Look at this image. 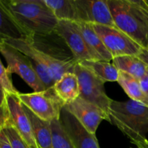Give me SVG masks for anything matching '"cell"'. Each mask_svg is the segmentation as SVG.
Returning a JSON list of instances; mask_svg holds the SVG:
<instances>
[{
    "label": "cell",
    "mask_w": 148,
    "mask_h": 148,
    "mask_svg": "<svg viewBox=\"0 0 148 148\" xmlns=\"http://www.w3.org/2000/svg\"><path fill=\"white\" fill-rule=\"evenodd\" d=\"M0 84L5 90L6 93L13 94V95H17L19 93L18 91L13 85L10 78V75L7 72V68L4 67L1 60H0Z\"/></svg>",
    "instance_id": "cell-24"
},
{
    "label": "cell",
    "mask_w": 148,
    "mask_h": 148,
    "mask_svg": "<svg viewBox=\"0 0 148 148\" xmlns=\"http://www.w3.org/2000/svg\"><path fill=\"white\" fill-rule=\"evenodd\" d=\"M3 131L7 135V138L12 148H28L25 142L24 141L21 136L20 135L17 130L14 128L10 123L7 124L3 128Z\"/></svg>",
    "instance_id": "cell-23"
},
{
    "label": "cell",
    "mask_w": 148,
    "mask_h": 148,
    "mask_svg": "<svg viewBox=\"0 0 148 148\" xmlns=\"http://www.w3.org/2000/svg\"><path fill=\"white\" fill-rule=\"evenodd\" d=\"M0 2L27 38L55 31L59 20L44 0H0Z\"/></svg>",
    "instance_id": "cell-1"
},
{
    "label": "cell",
    "mask_w": 148,
    "mask_h": 148,
    "mask_svg": "<svg viewBox=\"0 0 148 148\" xmlns=\"http://www.w3.org/2000/svg\"><path fill=\"white\" fill-rule=\"evenodd\" d=\"M3 43L17 49L35 63L49 69L53 75L55 82L65 73L74 72L76 62H62L49 57L36 49L26 39H7L4 40Z\"/></svg>",
    "instance_id": "cell-8"
},
{
    "label": "cell",
    "mask_w": 148,
    "mask_h": 148,
    "mask_svg": "<svg viewBox=\"0 0 148 148\" xmlns=\"http://www.w3.org/2000/svg\"><path fill=\"white\" fill-rule=\"evenodd\" d=\"M59 121L75 148H101L96 135L90 133L64 107Z\"/></svg>",
    "instance_id": "cell-12"
},
{
    "label": "cell",
    "mask_w": 148,
    "mask_h": 148,
    "mask_svg": "<svg viewBox=\"0 0 148 148\" xmlns=\"http://www.w3.org/2000/svg\"><path fill=\"white\" fill-rule=\"evenodd\" d=\"M53 88L64 106L76 100L80 95L79 81L74 72L65 73L55 82Z\"/></svg>",
    "instance_id": "cell-15"
},
{
    "label": "cell",
    "mask_w": 148,
    "mask_h": 148,
    "mask_svg": "<svg viewBox=\"0 0 148 148\" xmlns=\"http://www.w3.org/2000/svg\"><path fill=\"white\" fill-rule=\"evenodd\" d=\"M0 53L7 62V70L10 75L17 74L34 92L46 89L35 70L31 60L27 56L3 42L0 43Z\"/></svg>",
    "instance_id": "cell-5"
},
{
    "label": "cell",
    "mask_w": 148,
    "mask_h": 148,
    "mask_svg": "<svg viewBox=\"0 0 148 148\" xmlns=\"http://www.w3.org/2000/svg\"><path fill=\"white\" fill-rule=\"evenodd\" d=\"M55 32L66 43L77 63L84 60H92L75 22L59 20Z\"/></svg>",
    "instance_id": "cell-13"
},
{
    "label": "cell",
    "mask_w": 148,
    "mask_h": 148,
    "mask_svg": "<svg viewBox=\"0 0 148 148\" xmlns=\"http://www.w3.org/2000/svg\"><path fill=\"white\" fill-rule=\"evenodd\" d=\"M8 110H7V106H0V113H7Z\"/></svg>",
    "instance_id": "cell-31"
},
{
    "label": "cell",
    "mask_w": 148,
    "mask_h": 148,
    "mask_svg": "<svg viewBox=\"0 0 148 148\" xmlns=\"http://www.w3.org/2000/svg\"><path fill=\"white\" fill-rule=\"evenodd\" d=\"M59 20L76 22V7L75 0H44Z\"/></svg>",
    "instance_id": "cell-21"
},
{
    "label": "cell",
    "mask_w": 148,
    "mask_h": 148,
    "mask_svg": "<svg viewBox=\"0 0 148 148\" xmlns=\"http://www.w3.org/2000/svg\"><path fill=\"white\" fill-rule=\"evenodd\" d=\"M0 148H12L3 130L0 131Z\"/></svg>",
    "instance_id": "cell-26"
},
{
    "label": "cell",
    "mask_w": 148,
    "mask_h": 148,
    "mask_svg": "<svg viewBox=\"0 0 148 148\" xmlns=\"http://www.w3.org/2000/svg\"><path fill=\"white\" fill-rule=\"evenodd\" d=\"M76 22L117 27L108 0H75Z\"/></svg>",
    "instance_id": "cell-9"
},
{
    "label": "cell",
    "mask_w": 148,
    "mask_h": 148,
    "mask_svg": "<svg viewBox=\"0 0 148 148\" xmlns=\"http://www.w3.org/2000/svg\"><path fill=\"white\" fill-rule=\"evenodd\" d=\"M78 64L103 82H117L119 71L113 64L104 61L84 60Z\"/></svg>",
    "instance_id": "cell-17"
},
{
    "label": "cell",
    "mask_w": 148,
    "mask_h": 148,
    "mask_svg": "<svg viewBox=\"0 0 148 148\" xmlns=\"http://www.w3.org/2000/svg\"><path fill=\"white\" fill-rule=\"evenodd\" d=\"M9 121V114L7 113H0V131L3 130L4 126Z\"/></svg>",
    "instance_id": "cell-27"
},
{
    "label": "cell",
    "mask_w": 148,
    "mask_h": 148,
    "mask_svg": "<svg viewBox=\"0 0 148 148\" xmlns=\"http://www.w3.org/2000/svg\"><path fill=\"white\" fill-rule=\"evenodd\" d=\"M17 96L22 103L36 116L49 122L59 120L62 110L64 106L63 102L56 95L53 87L39 92H19Z\"/></svg>",
    "instance_id": "cell-4"
},
{
    "label": "cell",
    "mask_w": 148,
    "mask_h": 148,
    "mask_svg": "<svg viewBox=\"0 0 148 148\" xmlns=\"http://www.w3.org/2000/svg\"><path fill=\"white\" fill-rule=\"evenodd\" d=\"M74 73L77 75L79 81V97L98 107L108 117L110 122L108 113L113 100L106 93L105 83L78 63L75 66Z\"/></svg>",
    "instance_id": "cell-7"
},
{
    "label": "cell",
    "mask_w": 148,
    "mask_h": 148,
    "mask_svg": "<svg viewBox=\"0 0 148 148\" xmlns=\"http://www.w3.org/2000/svg\"><path fill=\"white\" fill-rule=\"evenodd\" d=\"M113 64L120 72H125L140 79L147 72L148 66L137 56H123L114 58Z\"/></svg>",
    "instance_id": "cell-18"
},
{
    "label": "cell",
    "mask_w": 148,
    "mask_h": 148,
    "mask_svg": "<svg viewBox=\"0 0 148 148\" xmlns=\"http://www.w3.org/2000/svg\"><path fill=\"white\" fill-rule=\"evenodd\" d=\"M64 107L72 114L90 133L95 135L103 120L109 121L108 117L98 107L82 99L80 97Z\"/></svg>",
    "instance_id": "cell-11"
},
{
    "label": "cell",
    "mask_w": 148,
    "mask_h": 148,
    "mask_svg": "<svg viewBox=\"0 0 148 148\" xmlns=\"http://www.w3.org/2000/svg\"><path fill=\"white\" fill-rule=\"evenodd\" d=\"M6 92L0 84V106H6Z\"/></svg>",
    "instance_id": "cell-28"
},
{
    "label": "cell",
    "mask_w": 148,
    "mask_h": 148,
    "mask_svg": "<svg viewBox=\"0 0 148 148\" xmlns=\"http://www.w3.org/2000/svg\"><path fill=\"white\" fill-rule=\"evenodd\" d=\"M6 103L9 114L8 122L17 130L28 148H38L30 121L17 95L6 93Z\"/></svg>",
    "instance_id": "cell-10"
},
{
    "label": "cell",
    "mask_w": 148,
    "mask_h": 148,
    "mask_svg": "<svg viewBox=\"0 0 148 148\" xmlns=\"http://www.w3.org/2000/svg\"><path fill=\"white\" fill-rule=\"evenodd\" d=\"M117 82L121 85L130 99L148 107V100L143 92L139 79L129 74L119 71Z\"/></svg>",
    "instance_id": "cell-20"
},
{
    "label": "cell",
    "mask_w": 148,
    "mask_h": 148,
    "mask_svg": "<svg viewBox=\"0 0 148 148\" xmlns=\"http://www.w3.org/2000/svg\"><path fill=\"white\" fill-rule=\"evenodd\" d=\"M53 148H75L62 127L59 120L50 122Z\"/></svg>",
    "instance_id": "cell-22"
},
{
    "label": "cell",
    "mask_w": 148,
    "mask_h": 148,
    "mask_svg": "<svg viewBox=\"0 0 148 148\" xmlns=\"http://www.w3.org/2000/svg\"><path fill=\"white\" fill-rule=\"evenodd\" d=\"M137 148H138V147H137Z\"/></svg>",
    "instance_id": "cell-33"
},
{
    "label": "cell",
    "mask_w": 148,
    "mask_h": 148,
    "mask_svg": "<svg viewBox=\"0 0 148 148\" xmlns=\"http://www.w3.org/2000/svg\"></svg>",
    "instance_id": "cell-34"
},
{
    "label": "cell",
    "mask_w": 148,
    "mask_h": 148,
    "mask_svg": "<svg viewBox=\"0 0 148 148\" xmlns=\"http://www.w3.org/2000/svg\"><path fill=\"white\" fill-rule=\"evenodd\" d=\"M27 35L16 24L0 2V43L7 39H26Z\"/></svg>",
    "instance_id": "cell-19"
},
{
    "label": "cell",
    "mask_w": 148,
    "mask_h": 148,
    "mask_svg": "<svg viewBox=\"0 0 148 148\" xmlns=\"http://www.w3.org/2000/svg\"><path fill=\"white\" fill-rule=\"evenodd\" d=\"M134 145H135L136 147L138 148H148V140L145 139V140H141L138 142H133Z\"/></svg>",
    "instance_id": "cell-29"
},
{
    "label": "cell",
    "mask_w": 148,
    "mask_h": 148,
    "mask_svg": "<svg viewBox=\"0 0 148 148\" xmlns=\"http://www.w3.org/2000/svg\"><path fill=\"white\" fill-rule=\"evenodd\" d=\"M23 107L30 121L33 134L38 148H53L50 122L39 119L23 104Z\"/></svg>",
    "instance_id": "cell-16"
},
{
    "label": "cell",
    "mask_w": 148,
    "mask_h": 148,
    "mask_svg": "<svg viewBox=\"0 0 148 148\" xmlns=\"http://www.w3.org/2000/svg\"><path fill=\"white\" fill-rule=\"evenodd\" d=\"M91 25L114 59L123 56H139L143 52V48L118 27Z\"/></svg>",
    "instance_id": "cell-6"
},
{
    "label": "cell",
    "mask_w": 148,
    "mask_h": 148,
    "mask_svg": "<svg viewBox=\"0 0 148 148\" xmlns=\"http://www.w3.org/2000/svg\"><path fill=\"white\" fill-rule=\"evenodd\" d=\"M110 123L125 134L131 143L145 140L148 133V107L133 100L113 101L110 106Z\"/></svg>",
    "instance_id": "cell-3"
},
{
    "label": "cell",
    "mask_w": 148,
    "mask_h": 148,
    "mask_svg": "<svg viewBox=\"0 0 148 148\" xmlns=\"http://www.w3.org/2000/svg\"><path fill=\"white\" fill-rule=\"evenodd\" d=\"M116 25L143 49L148 46V1L108 0Z\"/></svg>",
    "instance_id": "cell-2"
},
{
    "label": "cell",
    "mask_w": 148,
    "mask_h": 148,
    "mask_svg": "<svg viewBox=\"0 0 148 148\" xmlns=\"http://www.w3.org/2000/svg\"><path fill=\"white\" fill-rule=\"evenodd\" d=\"M139 81H140V86H141L142 90H143V92H144L145 95L148 100V69L145 75L141 79H139Z\"/></svg>",
    "instance_id": "cell-25"
},
{
    "label": "cell",
    "mask_w": 148,
    "mask_h": 148,
    "mask_svg": "<svg viewBox=\"0 0 148 148\" xmlns=\"http://www.w3.org/2000/svg\"><path fill=\"white\" fill-rule=\"evenodd\" d=\"M139 57L148 66V50L147 49H143V52H142L141 54L139 56Z\"/></svg>",
    "instance_id": "cell-30"
},
{
    "label": "cell",
    "mask_w": 148,
    "mask_h": 148,
    "mask_svg": "<svg viewBox=\"0 0 148 148\" xmlns=\"http://www.w3.org/2000/svg\"><path fill=\"white\" fill-rule=\"evenodd\" d=\"M75 23L83 37L92 60L110 62L114 59V57L107 50L92 25L85 23Z\"/></svg>",
    "instance_id": "cell-14"
},
{
    "label": "cell",
    "mask_w": 148,
    "mask_h": 148,
    "mask_svg": "<svg viewBox=\"0 0 148 148\" xmlns=\"http://www.w3.org/2000/svg\"><path fill=\"white\" fill-rule=\"evenodd\" d=\"M147 49V50H148V46H147V48H146V49Z\"/></svg>",
    "instance_id": "cell-32"
}]
</instances>
